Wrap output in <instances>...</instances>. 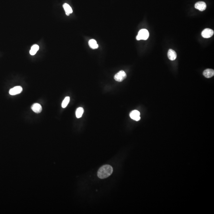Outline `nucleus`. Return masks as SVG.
<instances>
[{
    "instance_id": "1",
    "label": "nucleus",
    "mask_w": 214,
    "mask_h": 214,
    "mask_svg": "<svg viewBox=\"0 0 214 214\" xmlns=\"http://www.w3.org/2000/svg\"><path fill=\"white\" fill-rule=\"evenodd\" d=\"M113 171V169L111 166L108 165H103L99 169L98 176L99 179H106L111 175Z\"/></svg>"
},
{
    "instance_id": "2",
    "label": "nucleus",
    "mask_w": 214,
    "mask_h": 214,
    "mask_svg": "<svg viewBox=\"0 0 214 214\" xmlns=\"http://www.w3.org/2000/svg\"><path fill=\"white\" fill-rule=\"evenodd\" d=\"M149 33L146 29H141L138 33L136 39L138 41L141 40H146L148 38Z\"/></svg>"
},
{
    "instance_id": "3",
    "label": "nucleus",
    "mask_w": 214,
    "mask_h": 214,
    "mask_svg": "<svg viewBox=\"0 0 214 214\" xmlns=\"http://www.w3.org/2000/svg\"><path fill=\"white\" fill-rule=\"evenodd\" d=\"M126 77V73L124 71L121 70L116 74L114 76V79L118 82H122Z\"/></svg>"
},
{
    "instance_id": "4",
    "label": "nucleus",
    "mask_w": 214,
    "mask_h": 214,
    "mask_svg": "<svg viewBox=\"0 0 214 214\" xmlns=\"http://www.w3.org/2000/svg\"><path fill=\"white\" fill-rule=\"evenodd\" d=\"M214 31L211 29L207 28L204 29L202 33V36L205 38H209L212 36Z\"/></svg>"
},
{
    "instance_id": "5",
    "label": "nucleus",
    "mask_w": 214,
    "mask_h": 214,
    "mask_svg": "<svg viewBox=\"0 0 214 214\" xmlns=\"http://www.w3.org/2000/svg\"><path fill=\"white\" fill-rule=\"evenodd\" d=\"M130 117L132 119L136 121H139L141 119L140 113L138 110H133L130 113Z\"/></svg>"
},
{
    "instance_id": "6",
    "label": "nucleus",
    "mask_w": 214,
    "mask_h": 214,
    "mask_svg": "<svg viewBox=\"0 0 214 214\" xmlns=\"http://www.w3.org/2000/svg\"><path fill=\"white\" fill-rule=\"evenodd\" d=\"M23 89L21 86H16L10 89L9 94L11 95L19 94L22 91Z\"/></svg>"
},
{
    "instance_id": "7",
    "label": "nucleus",
    "mask_w": 214,
    "mask_h": 214,
    "mask_svg": "<svg viewBox=\"0 0 214 214\" xmlns=\"http://www.w3.org/2000/svg\"><path fill=\"white\" fill-rule=\"evenodd\" d=\"M195 7L196 9L201 11H203L206 9L207 5L205 2L199 1L195 3Z\"/></svg>"
},
{
    "instance_id": "8",
    "label": "nucleus",
    "mask_w": 214,
    "mask_h": 214,
    "mask_svg": "<svg viewBox=\"0 0 214 214\" xmlns=\"http://www.w3.org/2000/svg\"><path fill=\"white\" fill-rule=\"evenodd\" d=\"M31 108L33 111L36 114L41 113L42 110V107L41 105L38 103H35L33 104L31 106Z\"/></svg>"
},
{
    "instance_id": "9",
    "label": "nucleus",
    "mask_w": 214,
    "mask_h": 214,
    "mask_svg": "<svg viewBox=\"0 0 214 214\" xmlns=\"http://www.w3.org/2000/svg\"><path fill=\"white\" fill-rule=\"evenodd\" d=\"M203 75L207 78H209L212 77L214 75V70L211 69H206L203 72Z\"/></svg>"
},
{
    "instance_id": "10",
    "label": "nucleus",
    "mask_w": 214,
    "mask_h": 214,
    "mask_svg": "<svg viewBox=\"0 0 214 214\" xmlns=\"http://www.w3.org/2000/svg\"><path fill=\"white\" fill-rule=\"evenodd\" d=\"M168 57L171 60L173 61L176 59L177 57V54L175 51L172 49H169L168 52Z\"/></svg>"
},
{
    "instance_id": "11",
    "label": "nucleus",
    "mask_w": 214,
    "mask_h": 214,
    "mask_svg": "<svg viewBox=\"0 0 214 214\" xmlns=\"http://www.w3.org/2000/svg\"><path fill=\"white\" fill-rule=\"evenodd\" d=\"M63 6L64 10H65L66 14L67 16H69L70 14L73 12V10H72V8L68 4H64Z\"/></svg>"
},
{
    "instance_id": "12",
    "label": "nucleus",
    "mask_w": 214,
    "mask_h": 214,
    "mask_svg": "<svg viewBox=\"0 0 214 214\" xmlns=\"http://www.w3.org/2000/svg\"><path fill=\"white\" fill-rule=\"evenodd\" d=\"M89 45L91 48L93 49H96L98 48V45L94 39L90 40L89 42Z\"/></svg>"
},
{
    "instance_id": "13",
    "label": "nucleus",
    "mask_w": 214,
    "mask_h": 214,
    "mask_svg": "<svg viewBox=\"0 0 214 214\" xmlns=\"http://www.w3.org/2000/svg\"><path fill=\"white\" fill-rule=\"evenodd\" d=\"M39 46L37 45H34L31 47V49L30 51V54L31 55L33 56L35 55L36 52L39 50Z\"/></svg>"
},
{
    "instance_id": "14",
    "label": "nucleus",
    "mask_w": 214,
    "mask_h": 214,
    "mask_svg": "<svg viewBox=\"0 0 214 214\" xmlns=\"http://www.w3.org/2000/svg\"><path fill=\"white\" fill-rule=\"evenodd\" d=\"M84 113V109L82 107H79L76 111V116L77 118H80L83 116Z\"/></svg>"
},
{
    "instance_id": "15",
    "label": "nucleus",
    "mask_w": 214,
    "mask_h": 214,
    "mask_svg": "<svg viewBox=\"0 0 214 214\" xmlns=\"http://www.w3.org/2000/svg\"><path fill=\"white\" fill-rule=\"evenodd\" d=\"M69 101H70L69 97L68 96V97H66L64 100L63 101L62 104H61V106H62V108H66L69 103Z\"/></svg>"
}]
</instances>
